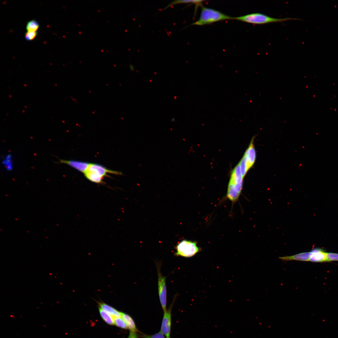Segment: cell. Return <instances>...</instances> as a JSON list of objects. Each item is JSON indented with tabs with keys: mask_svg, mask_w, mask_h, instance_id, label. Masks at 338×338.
<instances>
[{
	"mask_svg": "<svg viewBox=\"0 0 338 338\" xmlns=\"http://www.w3.org/2000/svg\"><path fill=\"white\" fill-rule=\"evenodd\" d=\"M100 316L103 320L109 325H114V318L100 308H99Z\"/></svg>",
	"mask_w": 338,
	"mask_h": 338,
	"instance_id": "cell-15",
	"label": "cell"
},
{
	"mask_svg": "<svg viewBox=\"0 0 338 338\" xmlns=\"http://www.w3.org/2000/svg\"><path fill=\"white\" fill-rule=\"evenodd\" d=\"M174 302L164 312L160 331L166 337H170L171 327L172 310Z\"/></svg>",
	"mask_w": 338,
	"mask_h": 338,
	"instance_id": "cell-6",
	"label": "cell"
},
{
	"mask_svg": "<svg viewBox=\"0 0 338 338\" xmlns=\"http://www.w3.org/2000/svg\"><path fill=\"white\" fill-rule=\"evenodd\" d=\"M59 163L67 164L83 173L86 171L90 164L80 161L63 160H60Z\"/></svg>",
	"mask_w": 338,
	"mask_h": 338,
	"instance_id": "cell-9",
	"label": "cell"
},
{
	"mask_svg": "<svg viewBox=\"0 0 338 338\" xmlns=\"http://www.w3.org/2000/svg\"><path fill=\"white\" fill-rule=\"evenodd\" d=\"M166 338H170V337H166Z\"/></svg>",
	"mask_w": 338,
	"mask_h": 338,
	"instance_id": "cell-23",
	"label": "cell"
},
{
	"mask_svg": "<svg viewBox=\"0 0 338 338\" xmlns=\"http://www.w3.org/2000/svg\"><path fill=\"white\" fill-rule=\"evenodd\" d=\"M160 264L157 263L156 268L158 275V289L160 303L163 312L166 310L167 290L166 277L163 276L161 271Z\"/></svg>",
	"mask_w": 338,
	"mask_h": 338,
	"instance_id": "cell-5",
	"label": "cell"
},
{
	"mask_svg": "<svg viewBox=\"0 0 338 338\" xmlns=\"http://www.w3.org/2000/svg\"><path fill=\"white\" fill-rule=\"evenodd\" d=\"M243 178L238 164L231 172L226 194L227 198L233 203L238 200L241 194L243 188Z\"/></svg>",
	"mask_w": 338,
	"mask_h": 338,
	"instance_id": "cell-1",
	"label": "cell"
},
{
	"mask_svg": "<svg viewBox=\"0 0 338 338\" xmlns=\"http://www.w3.org/2000/svg\"><path fill=\"white\" fill-rule=\"evenodd\" d=\"M84 173L85 177L92 182L97 184L104 183L103 181V177L93 172L86 170Z\"/></svg>",
	"mask_w": 338,
	"mask_h": 338,
	"instance_id": "cell-14",
	"label": "cell"
},
{
	"mask_svg": "<svg viewBox=\"0 0 338 338\" xmlns=\"http://www.w3.org/2000/svg\"><path fill=\"white\" fill-rule=\"evenodd\" d=\"M310 253L309 261L314 262H326V253L323 250L316 248Z\"/></svg>",
	"mask_w": 338,
	"mask_h": 338,
	"instance_id": "cell-10",
	"label": "cell"
},
{
	"mask_svg": "<svg viewBox=\"0 0 338 338\" xmlns=\"http://www.w3.org/2000/svg\"><path fill=\"white\" fill-rule=\"evenodd\" d=\"M137 332L130 331L127 338H139Z\"/></svg>",
	"mask_w": 338,
	"mask_h": 338,
	"instance_id": "cell-22",
	"label": "cell"
},
{
	"mask_svg": "<svg viewBox=\"0 0 338 338\" xmlns=\"http://www.w3.org/2000/svg\"><path fill=\"white\" fill-rule=\"evenodd\" d=\"M39 27L38 22L35 20H33L27 23L26 28L28 31H36Z\"/></svg>",
	"mask_w": 338,
	"mask_h": 338,
	"instance_id": "cell-17",
	"label": "cell"
},
{
	"mask_svg": "<svg viewBox=\"0 0 338 338\" xmlns=\"http://www.w3.org/2000/svg\"><path fill=\"white\" fill-rule=\"evenodd\" d=\"M141 336L142 338H165L164 335L160 331L152 335L142 334Z\"/></svg>",
	"mask_w": 338,
	"mask_h": 338,
	"instance_id": "cell-19",
	"label": "cell"
},
{
	"mask_svg": "<svg viewBox=\"0 0 338 338\" xmlns=\"http://www.w3.org/2000/svg\"><path fill=\"white\" fill-rule=\"evenodd\" d=\"M121 317L125 323L130 331L138 332L135 321L129 315L122 312Z\"/></svg>",
	"mask_w": 338,
	"mask_h": 338,
	"instance_id": "cell-13",
	"label": "cell"
},
{
	"mask_svg": "<svg viewBox=\"0 0 338 338\" xmlns=\"http://www.w3.org/2000/svg\"><path fill=\"white\" fill-rule=\"evenodd\" d=\"M233 19L253 24H263L282 22L289 20H298L299 19L290 18H275L262 13H254L233 17Z\"/></svg>",
	"mask_w": 338,
	"mask_h": 338,
	"instance_id": "cell-3",
	"label": "cell"
},
{
	"mask_svg": "<svg viewBox=\"0 0 338 338\" xmlns=\"http://www.w3.org/2000/svg\"><path fill=\"white\" fill-rule=\"evenodd\" d=\"M230 19H233V17L226 15L218 10L202 6L201 7L199 19L192 25L203 26L218 21Z\"/></svg>",
	"mask_w": 338,
	"mask_h": 338,
	"instance_id": "cell-2",
	"label": "cell"
},
{
	"mask_svg": "<svg viewBox=\"0 0 338 338\" xmlns=\"http://www.w3.org/2000/svg\"><path fill=\"white\" fill-rule=\"evenodd\" d=\"M326 262L338 261V253H326Z\"/></svg>",
	"mask_w": 338,
	"mask_h": 338,
	"instance_id": "cell-20",
	"label": "cell"
},
{
	"mask_svg": "<svg viewBox=\"0 0 338 338\" xmlns=\"http://www.w3.org/2000/svg\"><path fill=\"white\" fill-rule=\"evenodd\" d=\"M37 34V31H27L25 34V38L27 40H33Z\"/></svg>",
	"mask_w": 338,
	"mask_h": 338,
	"instance_id": "cell-21",
	"label": "cell"
},
{
	"mask_svg": "<svg viewBox=\"0 0 338 338\" xmlns=\"http://www.w3.org/2000/svg\"><path fill=\"white\" fill-rule=\"evenodd\" d=\"M175 249V256L186 258L192 257L201 250L197 242L185 239L178 242Z\"/></svg>",
	"mask_w": 338,
	"mask_h": 338,
	"instance_id": "cell-4",
	"label": "cell"
},
{
	"mask_svg": "<svg viewBox=\"0 0 338 338\" xmlns=\"http://www.w3.org/2000/svg\"><path fill=\"white\" fill-rule=\"evenodd\" d=\"M279 258L284 261L292 260L309 261L310 253L303 252L291 256L280 257Z\"/></svg>",
	"mask_w": 338,
	"mask_h": 338,
	"instance_id": "cell-11",
	"label": "cell"
},
{
	"mask_svg": "<svg viewBox=\"0 0 338 338\" xmlns=\"http://www.w3.org/2000/svg\"><path fill=\"white\" fill-rule=\"evenodd\" d=\"M99 307L114 318L121 317L122 312L119 311L111 306L104 303H99Z\"/></svg>",
	"mask_w": 338,
	"mask_h": 338,
	"instance_id": "cell-12",
	"label": "cell"
},
{
	"mask_svg": "<svg viewBox=\"0 0 338 338\" xmlns=\"http://www.w3.org/2000/svg\"><path fill=\"white\" fill-rule=\"evenodd\" d=\"M253 140V138L243 156L249 169L253 165L256 158V153L254 146Z\"/></svg>",
	"mask_w": 338,
	"mask_h": 338,
	"instance_id": "cell-7",
	"label": "cell"
},
{
	"mask_svg": "<svg viewBox=\"0 0 338 338\" xmlns=\"http://www.w3.org/2000/svg\"><path fill=\"white\" fill-rule=\"evenodd\" d=\"M203 1V0H175L171 2L165 7L164 9H166L172 5L179 3H192L202 7Z\"/></svg>",
	"mask_w": 338,
	"mask_h": 338,
	"instance_id": "cell-16",
	"label": "cell"
},
{
	"mask_svg": "<svg viewBox=\"0 0 338 338\" xmlns=\"http://www.w3.org/2000/svg\"><path fill=\"white\" fill-rule=\"evenodd\" d=\"M114 319L115 325L122 329H128L125 323L121 317H115Z\"/></svg>",
	"mask_w": 338,
	"mask_h": 338,
	"instance_id": "cell-18",
	"label": "cell"
},
{
	"mask_svg": "<svg viewBox=\"0 0 338 338\" xmlns=\"http://www.w3.org/2000/svg\"><path fill=\"white\" fill-rule=\"evenodd\" d=\"M87 170L93 172L103 178L109 173L116 175L122 174L121 172L109 170L103 166L95 163H90Z\"/></svg>",
	"mask_w": 338,
	"mask_h": 338,
	"instance_id": "cell-8",
	"label": "cell"
}]
</instances>
